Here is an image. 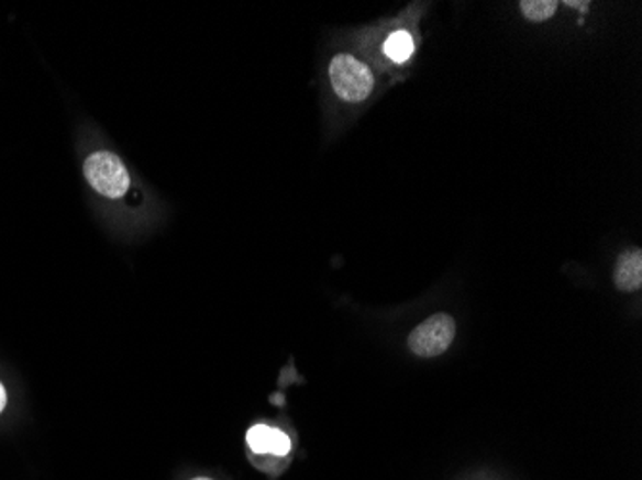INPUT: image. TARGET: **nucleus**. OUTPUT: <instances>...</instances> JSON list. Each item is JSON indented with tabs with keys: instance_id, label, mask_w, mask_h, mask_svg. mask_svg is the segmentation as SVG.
<instances>
[{
	"instance_id": "423d86ee",
	"label": "nucleus",
	"mask_w": 642,
	"mask_h": 480,
	"mask_svg": "<svg viewBox=\"0 0 642 480\" xmlns=\"http://www.w3.org/2000/svg\"><path fill=\"white\" fill-rule=\"evenodd\" d=\"M413 53V41L410 33L406 31H397L392 33L387 43H385V54L389 56L392 62H406Z\"/></svg>"
},
{
	"instance_id": "1a4fd4ad",
	"label": "nucleus",
	"mask_w": 642,
	"mask_h": 480,
	"mask_svg": "<svg viewBox=\"0 0 642 480\" xmlns=\"http://www.w3.org/2000/svg\"><path fill=\"white\" fill-rule=\"evenodd\" d=\"M195 480H210V479H195Z\"/></svg>"
},
{
	"instance_id": "f03ea898",
	"label": "nucleus",
	"mask_w": 642,
	"mask_h": 480,
	"mask_svg": "<svg viewBox=\"0 0 642 480\" xmlns=\"http://www.w3.org/2000/svg\"><path fill=\"white\" fill-rule=\"evenodd\" d=\"M85 179L92 189L107 199H122L130 191V174L115 154L100 150L85 160Z\"/></svg>"
},
{
	"instance_id": "6e6552de",
	"label": "nucleus",
	"mask_w": 642,
	"mask_h": 480,
	"mask_svg": "<svg viewBox=\"0 0 642 480\" xmlns=\"http://www.w3.org/2000/svg\"><path fill=\"white\" fill-rule=\"evenodd\" d=\"M4 405H7V390L0 384V412L4 410Z\"/></svg>"
},
{
	"instance_id": "7ed1b4c3",
	"label": "nucleus",
	"mask_w": 642,
	"mask_h": 480,
	"mask_svg": "<svg viewBox=\"0 0 642 480\" xmlns=\"http://www.w3.org/2000/svg\"><path fill=\"white\" fill-rule=\"evenodd\" d=\"M456 336V323L446 313H436L413 328L408 338L410 350L420 358H436L449 350Z\"/></svg>"
},
{
	"instance_id": "39448f33",
	"label": "nucleus",
	"mask_w": 642,
	"mask_h": 480,
	"mask_svg": "<svg viewBox=\"0 0 642 480\" xmlns=\"http://www.w3.org/2000/svg\"><path fill=\"white\" fill-rule=\"evenodd\" d=\"M613 282L623 292H635L642 287V252L629 250L618 259L613 271Z\"/></svg>"
},
{
	"instance_id": "0eeeda50",
	"label": "nucleus",
	"mask_w": 642,
	"mask_h": 480,
	"mask_svg": "<svg viewBox=\"0 0 642 480\" xmlns=\"http://www.w3.org/2000/svg\"><path fill=\"white\" fill-rule=\"evenodd\" d=\"M523 15L531 22H544L556 12V0H523L520 4Z\"/></svg>"
},
{
	"instance_id": "20e7f679",
	"label": "nucleus",
	"mask_w": 642,
	"mask_h": 480,
	"mask_svg": "<svg viewBox=\"0 0 642 480\" xmlns=\"http://www.w3.org/2000/svg\"><path fill=\"white\" fill-rule=\"evenodd\" d=\"M246 443L256 454L287 456L291 451V438L277 428L256 425L246 433Z\"/></svg>"
},
{
	"instance_id": "f257e3e1",
	"label": "nucleus",
	"mask_w": 642,
	"mask_h": 480,
	"mask_svg": "<svg viewBox=\"0 0 642 480\" xmlns=\"http://www.w3.org/2000/svg\"><path fill=\"white\" fill-rule=\"evenodd\" d=\"M333 91L346 102H362L374 91V74L352 54H336L329 66Z\"/></svg>"
}]
</instances>
